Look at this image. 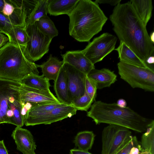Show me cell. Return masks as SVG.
<instances>
[{"instance_id": "obj_4", "label": "cell", "mask_w": 154, "mask_h": 154, "mask_svg": "<svg viewBox=\"0 0 154 154\" xmlns=\"http://www.w3.org/2000/svg\"><path fill=\"white\" fill-rule=\"evenodd\" d=\"M38 68L29 59L25 47L8 42L0 48V78L20 82L28 75H38Z\"/></svg>"}, {"instance_id": "obj_1", "label": "cell", "mask_w": 154, "mask_h": 154, "mask_svg": "<svg viewBox=\"0 0 154 154\" xmlns=\"http://www.w3.org/2000/svg\"><path fill=\"white\" fill-rule=\"evenodd\" d=\"M109 19L120 41L124 42L142 61L154 55V46L145 26L130 2L115 6Z\"/></svg>"}, {"instance_id": "obj_6", "label": "cell", "mask_w": 154, "mask_h": 154, "mask_svg": "<svg viewBox=\"0 0 154 154\" xmlns=\"http://www.w3.org/2000/svg\"><path fill=\"white\" fill-rule=\"evenodd\" d=\"M121 79L133 88L154 91V70L120 61L117 64Z\"/></svg>"}, {"instance_id": "obj_26", "label": "cell", "mask_w": 154, "mask_h": 154, "mask_svg": "<svg viewBox=\"0 0 154 154\" xmlns=\"http://www.w3.org/2000/svg\"><path fill=\"white\" fill-rule=\"evenodd\" d=\"M8 37L9 42L21 46L25 47L26 45L28 36L25 28L15 26L11 30Z\"/></svg>"}, {"instance_id": "obj_10", "label": "cell", "mask_w": 154, "mask_h": 154, "mask_svg": "<svg viewBox=\"0 0 154 154\" xmlns=\"http://www.w3.org/2000/svg\"><path fill=\"white\" fill-rule=\"evenodd\" d=\"M77 111L71 105L59 107L37 116L25 119L24 124L26 126L51 124L72 117L76 114Z\"/></svg>"}, {"instance_id": "obj_28", "label": "cell", "mask_w": 154, "mask_h": 154, "mask_svg": "<svg viewBox=\"0 0 154 154\" xmlns=\"http://www.w3.org/2000/svg\"><path fill=\"white\" fill-rule=\"evenodd\" d=\"M66 105L62 103H48L38 104L32 106L28 111L25 116V119L35 117L42 114L53 109Z\"/></svg>"}, {"instance_id": "obj_15", "label": "cell", "mask_w": 154, "mask_h": 154, "mask_svg": "<svg viewBox=\"0 0 154 154\" xmlns=\"http://www.w3.org/2000/svg\"><path fill=\"white\" fill-rule=\"evenodd\" d=\"M61 56L63 63L69 64L86 75L95 68L94 65L85 56L82 50L67 51Z\"/></svg>"}, {"instance_id": "obj_11", "label": "cell", "mask_w": 154, "mask_h": 154, "mask_svg": "<svg viewBox=\"0 0 154 154\" xmlns=\"http://www.w3.org/2000/svg\"><path fill=\"white\" fill-rule=\"evenodd\" d=\"M19 91L23 106L27 102L31 103L33 106L38 104L61 103L50 91L38 89L21 84Z\"/></svg>"}, {"instance_id": "obj_13", "label": "cell", "mask_w": 154, "mask_h": 154, "mask_svg": "<svg viewBox=\"0 0 154 154\" xmlns=\"http://www.w3.org/2000/svg\"><path fill=\"white\" fill-rule=\"evenodd\" d=\"M14 6V11L10 16H6L0 11V32L7 36L14 26L26 27L27 17L26 11L21 6L15 5Z\"/></svg>"}, {"instance_id": "obj_40", "label": "cell", "mask_w": 154, "mask_h": 154, "mask_svg": "<svg viewBox=\"0 0 154 154\" xmlns=\"http://www.w3.org/2000/svg\"><path fill=\"white\" fill-rule=\"evenodd\" d=\"M4 0H0V11H2L4 5Z\"/></svg>"}, {"instance_id": "obj_27", "label": "cell", "mask_w": 154, "mask_h": 154, "mask_svg": "<svg viewBox=\"0 0 154 154\" xmlns=\"http://www.w3.org/2000/svg\"><path fill=\"white\" fill-rule=\"evenodd\" d=\"M140 143L143 149L149 154H154V123L143 133Z\"/></svg>"}, {"instance_id": "obj_34", "label": "cell", "mask_w": 154, "mask_h": 154, "mask_svg": "<svg viewBox=\"0 0 154 154\" xmlns=\"http://www.w3.org/2000/svg\"><path fill=\"white\" fill-rule=\"evenodd\" d=\"M129 154H149V153L143 149L140 145L138 147H133L131 149Z\"/></svg>"}, {"instance_id": "obj_41", "label": "cell", "mask_w": 154, "mask_h": 154, "mask_svg": "<svg viewBox=\"0 0 154 154\" xmlns=\"http://www.w3.org/2000/svg\"><path fill=\"white\" fill-rule=\"evenodd\" d=\"M35 154H36V153Z\"/></svg>"}, {"instance_id": "obj_37", "label": "cell", "mask_w": 154, "mask_h": 154, "mask_svg": "<svg viewBox=\"0 0 154 154\" xmlns=\"http://www.w3.org/2000/svg\"><path fill=\"white\" fill-rule=\"evenodd\" d=\"M0 154H8L3 140H0Z\"/></svg>"}, {"instance_id": "obj_7", "label": "cell", "mask_w": 154, "mask_h": 154, "mask_svg": "<svg viewBox=\"0 0 154 154\" xmlns=\"http://www.w3.org/2000/svg\"><path fill=\"white\" fill-rule=\"evenodd\" d=\"M131 132L128 128L109 125L102 132L101 154H116L131 139Z\"/></svg>"}, {"instance_id": "obj_14", "label": "cell", "mask_w": 154, "mask_h": 154, "mask_svg": "<svg viewBox=\"0 0 154 154\" xmlns=\"http://www.w3.org/2000/svg\"><path fill=\"white\" fill-rule=\"evenodd\" d=\"M11 136L14 140L17 149L23 154H35L36 146L33 136L28 130L17 127Z\"/></svg>"}, {"instance_id": "obj_38", "label": "cell", "mask_w": 154, "mask_h": 154, "mask_svg": "<svg viewBox=\"0 0 154 154\" xmlns=\"http://www.w3.org/2000/svg\"><path fill=\"white\" fill-rule=\"evenodd\" d=\"M116 104L118 106L121 108H125L127 107V102L123 99L121 98L118 100Z\"/></svg>"}, {"instance_id": "obj_21", "label": "cell", "mask_w": 154, "mask_h": 154, "mask_svg": "<svg viewBox=\"0 0 154 154\" xmlns=\"http://www.w3.org/2000/svg\"><path fill=\"white\" fill-rule=\"evenodd\" d=\"M134 11L144 24L146 26L152 15L153 6L151 0H131Z\"/></svg>"}, {"instance_id": "obj_30", "label": "cell", "mask_w": 154, "mask_h": 154, "mask_svg": "<svg viewBox=\"0 0 154 154\" xmlns=\"http://www.w3.org/2000/svg\"><path fill=\"white\" fill-rule=\"evenodd\" d=\"M97 88L94 82L86 75L85 81V90L87 94L95 100Z\"/></svg>"}, {"instance_id": "obj_18", "label": "cell", "mask_w": 154, "mask_h": 154, "mask_svg": "<svg viewBox=\"0 0 154 154\" xmlns=\"http://www.w3.org/2000/svg\"><path fill=\"white\" fill-rule=\"evenodd\" d=\"M114 50L118 52L120 61L154 70V69L140 59L124 42L120 41L119 46Z\"/></svg>"}, {"instance_id": "obj_16", "label": "cell", "mask_w": 154, "mask_h": 154, "mask_svg": "<svg viewBox=\"0 0 154 154\" xmlns=\"http://www.w3.org/2000/svg\"><path fill=\"white\" fill-rule=\"evenodd\" d=\"M87 75L94 82L97 89L109 87L117 80V75L114 72L107 68H95Z\"/></svg>"}, {"instance_id": "obj_32", "label": "cell", "mask_w": 154, "mask_h": 154, "mask_svg": "<svg viewBox=\"0 0 154 154\" xmlns=\"http://www.w3.org/2000/svg\"><path fill=\"white\" fill-rule=\"evenodd\" d=\"M4 2L2 12L6 16H10L14 12L15 8L10 2L9 0H4Z\"/></svg>"}, {"instance_id": "obj_17", "label": "cell", "mask_w": 154, "mask_h": 154, "mask_svg": "<svg viewBox=\"0 0 154 154\" xmlns=\"http://www.w3.org/2000/svg\"><path fill=\"white\" fill-rule=\"evenodd\" d=\"M54 89L57 98L62 103L71 105L69 87L65 70L62 65L54 82Z\"/></svg>"}, {"instance_id": "obj_36", "label": "cell", "mask_w": 154, "mask_h": 154, "mask_svg": "<svg viewBox=\"0 0 154 154\" xmlns=\"http://www.w3.org/2000/svg\"><path fill=\"white\" fill-rule=\"evenodd\" d=\"M70 154H92L88 151H85L77 149H71L70 151Z\"/></svg>"}, {"instance_id": "obj_5", "label": "cell", "mask_w": 154, "mask_h": 154, "mask_svg": "<svg viewBox=\"0 0 154 154\" xmlns=\"http://www.w3.org/2000/svg\"><path fill=\"white\" fill-rule=\"evenodd\" d=\"M19 82L0 78V124L8 123L21 127L25 119L21 116Z\"/></svg>"}, {"instance_id": "obj_20", "label": "cell", "mask_w": 154, "mask_h": 154, "mask_svg": "<svg viewBox=\"0 0 154 154\" xmlns=\"http://www.w3.org/2000/svg\"><path fill=\"white\" fill-rule=\"evenodd\" d=\"M63 65L62 61L56 57L49 55L47 60L40 65H37L38 68L42 69V75L49 81H54L56 79Z\"/></svg>"}, {"instance_id": "obj_24", "label": "cell", "mask_w": 154, "mask_h": 154, "mask_svg": "<svg viewBox=\"0 0 154 154\" xmlns=\"http://www.w3.org/2000/svg\"><path fill=\"white\" fill-rule=\"evenodd\" d=\"M48 0H37L32 11L27 17L26 27L35 23L42 17L47 15Z\"/></svg>"}, {"instance_id": "obj_2", "label": "cell", "mask_w": 154, "mask_h": 154, "mask_svg": "<svg viewBox=\"0 0 154 154\" xmlns=\"http://www.w3.org/2000/svg\"><path fill=\"white\" fill-rule=\"evenodd\" d=\"M87 116L96 124L106 123L123 127L142 133L154 123L152 119L144 117L128 107L121 108L116 103L95 101Z\"/></svg>"}, {"instance_id": "obj_25", "label": "cell", "mask_w": 154, "mask_h": 154, "mask_svg": "<svg viewBox=\"0 0 154 154\" xmlns=\"http://www.w3.org/2000/svg\"><path fill=\"white\" fill-rule=\"evenodd\" d=\"M34 24L42 32L52 39L58 34L54 23L48 15L40 18Z\"/></svg>"}, {"instance_id": "obj_39", "label": "cell", "mask_w": 154, "mask_h": 154, "mask_svg": "<svg viewBox=\"0 0 154 154\" xmlns=\"http://www.w3.org/2000/svg\"><path fill=\"white\" fill-rule=\"evenodd\" d=\"M149 37L151 42L154 44V32L152 31L150 34Z\"/></svg>"}, {"instance_id": "obj_35", "label": "cell", "mask_w": 154, "mask_h": 154, "mask_svg": "<svg viewBox=\"0 0 154 154\" xmlns=\"http://www.w3.org/2000/svg\"><path fill=\"white\" fill-rule=\"evenodd\" d=\"M9 41L8 37L0 32V48L7 43Z\"/></svg>"}, {"instance_id": "obj_3", "label": "cell", "mask_w": 154, "mask_h": 154, "mask_svg": "<svg viewBox=\"0 0 154 154\" xmlns=\"http://www.w3.org/2000/svg\"><path fill=\"white\" fill-rule=\"evenodd\" d=\"M68 16L69 34L79 42H89L108 19L98 4L91 0H79Z\"/></svg>"}, {"instance_id": "obj_33", "label": "cell", "mask_w": 154, "mask_h": 154, "mask_svg": "<svg viewBox=\"0 0 154 154\" xmlns=\"http://www.w3.org/2000/svg\"><path fill=\"white\" fill-rule=\"evenodd\" d=\"M121 0H96L94 2L98 4H106L116 6L120 3Z\"/></svg>"}, {"instance_id": "obj_19", "label": "cell", "mask_w": 154, "mask_h": 154, "mask_svg": "<svg viewBox=\"0 0 154 154\" xmlns=\"http://www.w3.org/2000/svg\"><path fill=\"white\" fill-rule=\"evenodd\" d=\"M79 0H48V13L54 16L62 14L69 16Z\"/></svg>"}, {"instance_id": "obj_9", "label": "cell", "mask_w": 154, "mask_h": 154, "mask_svg": "<svg viewBox=\"0 0 154 154\" xmlns=\"http://www.w3.org/2000/svg\"><path fill=\"white\" fill-rule=\"evenodd\" d=\"M25 29L28 36L25 51L30 60L34 62L48 53L52 39L42 32L35 24L26 26Z\"/></svg>"}, {"instance_id": "obj_23", "label": "cell", "mask_w": 154, "mask_h": 154, "mask_svg": "<svg viewBox=\"0 0 154 154\" xmlns=\"http://www.w3.org/2000/svg\"><path fill=\"white\" fill-rule=\"evenodd\" d=\"M95 137V135L92 131H81L75 137L74 143L78 149L88 151L92 147Z\"/></svg>"}, {"instance_id": "obj_31", "label": "cell", "mask_w": 154, "mask_h": 154, "mask_svg": "<svg viewBox=\"0 0 154 154\" xmlns=\"http://www.w3.org/2000/svg\"><path fill=\"white\" fill-rule=\"evenodd\" d=\"M140 145L136 136H132L131 140L116 154H129L131 149Z\"/></svg>"}, {"instance_id": "obj_29", "label": "cell", "mask_w": 154, "mask_h": 154, "mask_svg": "<svg viewBox=\"0 0 154 154\" xmlns=\"http://www.w3.org/2000/svg\"><path fill=\"white\" fill-rule=\"evenodd\" d=\"M94 101L85 91L82 96L73 100L71 101V105L77 110L87 111L91 107Z\"/></svg>"}, {"instance_id": "obj_22", "label": "cell", "mask_w": 154, "mask_h": 154, "mask_svg": "<svg viewBox=\"0 0 154 154\" xmlns=\"http://www.w3.org/2000/svg\"><path fill=\"white\" fill-rule=\"evenodd\" d=\"M23 85L38 89L49 91L51 85L49 81L42 75L31 73L28 75L20 82Z\"/></svg>"}, {"instance_id": "obj_8", "label": "cell", "mask_w": 154, "mask_h": 154, "mask_svg": "<svg viewBox=\"0 0 154 154\" xmlns=\"http://www.w3.org/2000/svg\"><path fill=\"white\" fill-rule=\"evenodd\" d=\"M117 40L115 35L108 32L103 33L95 38L82 51L94 65L102 61L114 50Z\"/></svg>"}, {"instance_id": "obj_12", "label": "cell", "mask_w": 154, "mask_h": 154, "mask_svg": "<svg viewBox=\"0 0 154 154\" xmlns=\"http://www.w3.org/2000/svg\"><path fill=\"white\" fill-rule=\"evenodd\" d=\"M67 78L71 101L82 96L85 92L86 75L66 63H63Z\"/></svg>"}]
</instances>
